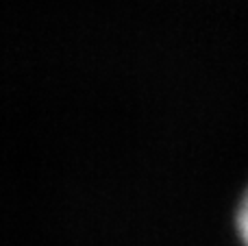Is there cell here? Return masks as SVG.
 Listing matches in <instances>:
<instances>
[{"mask_svg":"<svg viewBox=\"0 0 248 246\" xmlns=\"http://www.w3.org/2000/svg\"><path fill=\"white\" fill-rule=\"evenodd\" d=\"M237 231H240V238L244 246H248V192L240 205V212H237Z\"/></svg>","mask_w":248,"mask_h":246,"instance_id":"obj_1","label":"cell"}]
</instances>
